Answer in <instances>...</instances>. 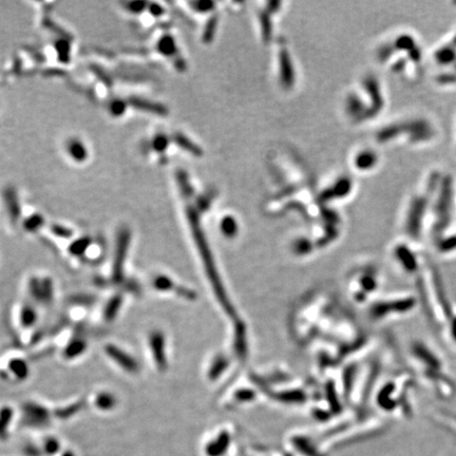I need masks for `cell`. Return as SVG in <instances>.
I'll return each instance as SVG.
<instances>
[{
    "instance_id": "cell-3",
    "label": "cell",
    "mask_w": 456,
    "mask_h": 456,
    "mask_svg": "<svg viewBox=\"0 0 456 456\" xmlns=\"http://www.w3.org/2000/svg\"><path fill=\"white\" fill-rule=\"evenodd\" d=\"M148 345L157 369L161 371L165 370L167 368L165 336L161 331L151 332L148 337Z\"/></svg>"
},
{
    "instance_id": "cell-8",
    "label": "cell",
    "mask_w": 456,
    "mask_h": 456,
    "mask_svg": "<svg viewBox=\"0 0 456 456\" xmlns=\"http://www.w3.org/2000/svg\"><path fill=\"white\" fill-rule=\"evenodd\" d=\"M117 400L112 393L100 392L94 398V405L102 411H109L115 408Z\"/></svg>"
},
{
    "instance_id": "cell-2",
    "label": "cell",
    "mask_w": 456,
    "mask_h": 456,
    "mask_svg": "<svg viewBox=\"0 0 456 456\" xmlns=\"http://www.w3.org/2000/svg\"><path fill=\"white\" fill-rule=\"evenodd\" d=\"M105 353L126 373L129 374L138 373L140 364L137 360L134 357H132L129 353H127L125 350L121 349L120 346L112 343H108L105 345Z\"/></svg>"
},
{
    "instance_id": "cell-5",
    "label": "cell",
    "mask_w": 456,
    "mask_h": 456,
    "mask_svg": "<svg viewBox=\"0 0 456 456\" xmlns=\"http://www.w3.org/2000/svg\"><path fill=\"white\" fill-rule=\"evenodd\" d=\"M87 350V341L82 337L73 338L67 345L63 352L64 357L68 360L75 359L82 356Z\"/></svg>"
},
{
    "instance_id": "cell-6",
    "label": "cell",
    "mask_w": 456,
    "mask_h": 456,
    "mask_svg": "<svg viewBox=\"0 0 456 456\" xmlns=\"http://www.w3.org/2000/svg\"><path fill=\"white\" fill-rule=\"evenodd\" d=\"M8 370L17 380H25L30 374V369L27 361L22 358H13L8 363Z\"/></svg>"
},
{
    "instance_id": "cell-1",
    "label": "cell",
    "mask_w": 456,
    "mask_h": 456,
    "mask_svg": "<svg viewBox=\"0 0 456 456\" xmlns=\"http://www.w3.org/2000/svg\"><path fill=\"white\" fill-rule=\"evenodd\" d=\"M130 243V233L128 230H124L120 233L117 238V244L115 248L114 259H113V265H112V281L114 283H122L125 279L124 275V268H125V261L127 258V253H128Z\"/></svg>"
},
{
    "instance_id": "cell-12",
    "label": "cell",
    "mask_w": 456,
    "mask_h": 456,
    "mask_svg": "<svg viewBox=\"0 0 456 456\" xmlns=\"http://www.w3.org/2000/svg\"><path fill=\"white\" fill-rule=\"evenodd\" d=\"M82 406H83V403H82V401H78V403H75V404L71 405L69 408H64V409L57 410V413L61 416L68 417L70 415H73V413L78 412L82 409Z\"/></svg>"
},
{
    "instance_id": "cell-4",
    "label": "cell",
    "mask_w": 456,
    "mask_h": 456,
    "mask_svg": "<svg viewBox=\"0 0 456 456\" xmlns=\"http://www.w3.org/2000/svg\"><path fill=\"white\" fill-rule=\"evenodd\" d=\"M29 290L32 298L37 301L43 302L45 304H49L52 302L53 299V283L50 279H38V278H32L29 284Z\"/></svg>"
},
{
    "instance_id": "cell-9",
    "label": "cell",
    "mask_w": 456,
    "mask_h": 456,
    "mask_svg": "<svg viewBox=\"0 0 456 456\" xmlns=\"http://www.w3.org/2000/svg\"><path fill=\"white\" fill-rule=\"evenodd\" d=\"M19 320L24 327H31L36 323V321H37V312H36L35 307L32 304H25L22 307Z\"/></svg>"
},
{
    "instance_id": "cell-7",
    "label": "cell",
    "mask_w": 456,
    "mask_h": 456,
    "mask_svg": "<svg viewBox=\"0 0 456 456\" xmlns=\"http://www.w3.org/2000/svg\"><path fill=\"white\" fill-rule=\"evenodd\" d=\"M124 303V298L121 294L114 295L109 299L104 308V318L108 322H112L118 315Z\"/></svg>"
},
{
    "instance_id": "cell-11",
    "label": "cell",
    "mask_w": 456,
    "mask_h": 456,
    "mask_svg": "<svg viewBox=\"0 0 456 456\" xmlns=\"http://www.w3.org/2000/svg\"><path fill=\"white\" fill-rule=\"evenodd\" d=\"M89 245H90V241L88 239H86V238L81 239V240L75 241L70 246L69 251L73 254V256L81 257V256H83V254H85L86 250L89 248Z\"/></svg>"
},
{
    "instance_id": "cell-10",
    "label": "cell",
    "mask_w": 456,
    "mask_h": 456,
    "mask_svg": "<svg viewBox=\"0 0 456 456\" xmlns=\"http://www.w3.org/2000/svg\"><path fill=\"white\" fill-rule=\"evenodd\" d=\"M152 285H153L154 289H156L158 291H168V290L173 289V287H174V283L171 280V278L168 276H165V275L155 276L152 281Z\"/></svg>"
}]
</instances>
